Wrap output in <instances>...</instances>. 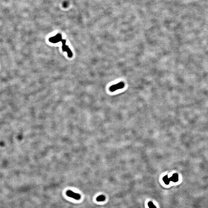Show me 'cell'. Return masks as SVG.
I'll return each instance as SVG.
<instances>
[{"mask_svg":"<svg viewBox=\"0 0 208 208\" xmlns=\"http://www.w3.org/2000/svg\"><path fill=\"white\" fill-rule=\"evenodd\" d=\"M125 87V84L123 82H121L118 83L111 86L110 87H109V91L111 92H113L114 91L118 90V89H123Z\"/></svg>","mask_w":208,"mask_h":208,"instance_id":"6da1fadb","label":"cell"},{"mask_svg":"<svg viewBox=\"0 0 208 208\" xmlns=\"http://www.w3.org/2000/svg\"><path fill=\"white\" fill-rule=\"evenodd\" d=\"M63 46H62V49L64 51H66L68 53V56L69 57H71L72 56V54L71 52L70 49L69 48L68 46L66 44V41L64 39H62L61 41Z\"/></svg>","mask_w":208,"mask_h":208,"instance_id":"7a4b0ae2","label":"cell"},{"mask_svg":"<svg viewBox=\"0 0 208 208\" xmlns=\"http://www.w3.org/2000/svg\"><path fill=\"white\" fill-rule=\"evenodd\" d=\"M66 194L68 197L72 198L76 200H79L81 199V195L79 194L74 193L71 190H68L66 192Z\"/></svg>","mask_w":208,"mask_h":208,"instance_id":"3957f363","label":"cell"},{"mask_svg":"<svg viewBox=\"0 0 208 208\" xmlns=\"http://www.w3.org/2000/svg\"><path fill=\"white\" fill-rule=\"evenodd\" d=\"M62 36L60 34H57L55 36L50 37L49 39V41L53 43H56L62 41Z\"/></svg>","mask_w":208,"mask_h":208,"instance_id":"277c9868","label":"cell"},{"mask_svg":"<svg viewBox=\"0 0 208 208\" xmlns=\"http://www.w3.org/2000/svg\"><path fill=\"white\" fill-rule=\"evenodd\" d=\"M170 181H172L174 182H176L179 180V176L177 173L173 174L172 177L170 178Z\"/></svg>","mask_w":208,"mask_h":208,"instance_id":"5b68a950","label":"cell"},{"mask_svg":"<svg viewBox=\"0 0 208 208\" xmlns=\"http://www.w3.org/2000/svg\"><path fill=\"white\" fill-rule=\"evenodd\" d=\"M163 180L164 181L165 184L166 185H168L170 182V178H168L167 175L165 176L163 178Z\"/></svg>","mask_w":208,"mask_h":208,"instance_id":"8992f818","label":"cell"},{"mask_svg":"<svg viewBox=\"0 0 208 208\" xmlns=\"http://www.w3.org/2000/svg\"><path fill=\"white\" fill-rule=\"evenodd\" d=\"M106 198L105 196L101 195H100L96 198V201H105Z\"/></svg>","mask_w":208,"mask_h":208,"instance_id":"52a82bcc","label":"cell"},{"mask_svg":"<svg viewBox=\"0 0 208 208\" xmlns=\"http://www.w3.org/2000/svg\"><path fill=\"white\" fill-rule=\"evenodd\" d=\"M148 205V207L149 208H157L156 206L153 204V203L151 201L149 202Z\"/></svg>","mask_w":208,"mask_h":208,"instance_id":"ba28073f","label":"cell"}]
</instances>
